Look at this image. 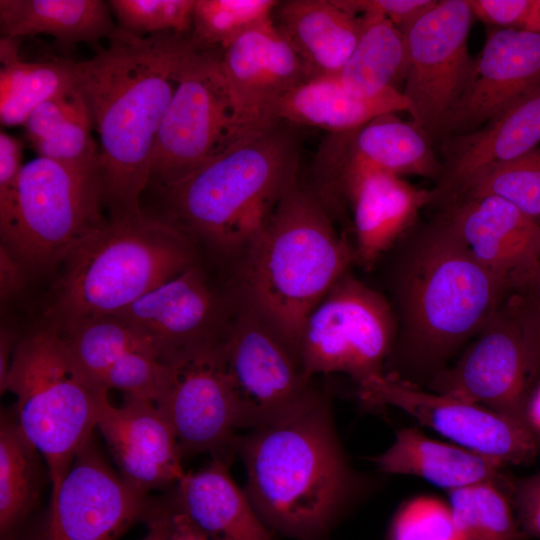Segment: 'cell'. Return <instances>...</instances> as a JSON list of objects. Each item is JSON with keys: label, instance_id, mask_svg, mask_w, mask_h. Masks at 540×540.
I'll return each instance as SVG.
<instances>
[{"label": "cell", "instance_id": "obj_1", "mask_svg": "<svg viewBox=\"0 0 540 540\" xmlns=\"http://www.w3.org/2000/svg\"><path fill=\"white\" fill-rule=\"evenodd\" d=\"M388 252L397 336L384 374L424 388L482 330L510 287L474 257L441 212L415 223Z\"/></svg>", "mask_w": 540, "mask_h": 540}, {"label": "cell", "instance_id": "obj_2", "mask_svg": "<svg viewBox=\"0 0 540 540\" xmlns=\"http://www.w3.org/2000/svg\"><path fill=\"white\" fill-rule=\"evenodd\" d=\"M197 48L175 33L136 35L121 28L108 46L75 61L74 86L98 135L99 180L109 219L144 215L151 155L183 65Z\"/></svg>", "mask_w": 540, "mask_h": 540}, {"label": "cell", "instance_id": "obj_3", "mask_svg": "<svg viewBox=\"0 0 540 540\" xmlns=\"http://www.w3.org/2000/svg\"><path fill=\"white\" fill-rule=\"evenodd\" d=\"M232 450L245 468V492L275 535L324 540L360 489L319 390L281 419L237 435Z\"/></svg>", "mask_w": 540, "mask_h": 540}, {"label": "cell", "instance_id": "obj_4", "mask_svg": "<svg viewBox=\"0 0 540 540\" xmlns=\"http://www.w3.org/2000/svg\"><path fill=\"white\" fill-rule=\"evenodd\" d=\"M294 125L276 122L234 142L191 174L153 186L165 220L223 256L240 258L298 180Z\"/></svg>", "mask_w": 540, "mask_h": 540}, {"label": "cell", "instance_id": "obj_5", "mask_svg": "<svg viewBox=\"0 0 540 540\" xmlns=\"http://www.w3.org/2000/svg\"><path fill=\"white\" fill-rule=\"evenodd\" d=\"M353 261L354 247L336 231L329 208L297 180L239 258L232 294L262 314L298 354L306 318Z\"/></svg>", "mask_w": 540, "mask_h": 540}, {"label": "cell", "instance_id": "obj_6", "mask_svg": "<svg viewBox=\"0 0 540 540\" xmlns=\"http://www.w3.org/2000/svg\"><path fill=\"white\" fill-rule=\"evenodd\" d=\"M194 244L157 216L108 218L62 262L51 321L118 314L196 264Z\"/></svg>", "mask_w": 540, "mask_h": 540}, {"label": "cell", "instance_id": "obj_7", "mask_svg": "<svg viewBox=\"0 0 540 540\" xmlns=\"http://www.w3.org/2000/svg\"><path fill=\"white\" fill-rule=\"evenodd\" d=\"M0 391L14 394V415L43 457L55 492L93 437L108 392L78 367L52 321L18 341Z\"/></svg>", "mask_w": 540, "mask_h": 540}, {"label": "cell", "instance_id": "obj_8", "mask_svg": "<svg viewBox=\"0 0 540 540\" xmlns=\"http://www.w3.org/2000/svg\"><path fill=\"white\" fill-rule=\"evenodd\" d=\"M103 211L99 165L36 156L22 166L1 245L25 271L48 269L108 220Z\"/></svg>", "mask_w": 540, "mask_h": 540}, {"label": "cell", "instance_id": "obj_9", "mask_svg": "<svg viewBox=\"0 0 540 540\" xmlns=\"http://www.w3.org/2000/svg\"><path fill=\"white\" fill-rule=\"evenodd\" d=\"M397 336L392 306L350 271L306 318L298 341L305 376L342 373L357 386L384 374Z\"/></svg>", "mask_w": 540, "mask_h": 540}, {"label": "cell", "instance_id": "obj_10", "mask_svg": "<svg viewBox=\"0 0 540 540\" xmlns=\"http://www.w3.org/2000/svg\"><path fill=\"white\" fill-rule=\"evenodd\" d=\"M220 54L196 49L180 70L157 131L149 186L177 181L241 140Z\"/></svg>", "mask_w": 540, "mask_h": 540}, {"label": "cell", "instance_id": "obj_11", "mask_svg": "<svg viewBox=\"0 0 540 540\" xmlns=\"http://www.w3.org/2000/svg\"><path fill=\"white\" fill-rule=\"evenodd\" d=\"M232 310L221 339L240 429L268 425L293 412L318 391L294 348L247 302L230 295Z\"/></svg>", "mask_w": 540, "mask_h": 540}, {"label": "cell", "instance_id": "obj_12", "mask_svg": "<svg viewBox=\"0 0 540 540\" xmlns=\"http://www.w3.org/2000/svg\"><path fill=\"white\" fill-rule=\"evenodd\" d=\"M474 16L467 0H441L403 32L407 71L402 93L412 121L434 144L462 99L475 59L468 48Z\"/></svg>", "mask_w": 540, "mask_h": 540}, {"label": "cell", "instance_id": "obj_13", "mask_svg": "<svg viewBox=\"0 0 540 540\" xmlns=\"http://www.w3.org/2000/svg\"><path fill=\"white\" fill-rule=\"evenodd\" d=\"M221 339L161 359L154 403L172 426L183 457L233 451L240 424Z\"/></svg>", "mask_w": 540, "mask_h": 540}, {"label": "cell", "instance_id": "obj_14", "mask_svg": "<svg viewBox=\"0 0 540 540\" xmlns=\"http://www.w3.org/2000/svg\"><path fill=\"white\" fill-rule=\"evenodd\" d=\"M150 502L115 472L93 436L51 493L44 515L16 540H118L144 520Z\"/></svg>", "mask_w": 540, "mask_h": 540}, {"label": "cell", "instance_id": "obj_15", "mask_svg": "<svg viewBox=\"0 0 540 540\" xmlns=\"http://www.w3.org/2000/svg\"><path fill=\"white\" fill-rule=\"evenodd\" d=\"M358 394L366 403L396 407L453 444L505 466L527 464L540 453V441L528 426L479 404L385 374L358 386Z\"/></svg>", "mask_w": 540, "mask_h": 540}, {"label": "cell", "instance_id": "obj_16", "mask_svg": "<svg viewBox=\"0 0 540 540\" xmlns=\"http://www.w3.org/2000/svg\"><path fill=\"white\" fill-rule=\"evenodd\" d=\"M424 388L529 427L526 411L533 383L519 325L505 301L459 358Z\"/></svg>", "mask_w": 540, "mask_h": 540}, {"label": "cell", "instance_id": "obj_17", "mask_svg": "<svg viewBox=\"0 0 540 540\" xmlns=\"http://www.w3.org/2000/svg\"><path fill=\"white\" fill-rule=\"evenodd\" d=\"M220 65L241 139L275 124L272 113L277 102L309 80L301 59L273 18L222 49Z\"/></svg>", "mask_w": 540, "mask_h": 540}, {"label": "cell", "instance_id": "obj_18", "mask_svg": "<svg viewBox=\"0 0 540 540\" xmlns=\"http://www.w3.org/2000/svg\"><path fill=\"white\" fill-rule=\"evenodd\" d=\"M232 310L196 263L115 314L135 329L160 360L222 338Z\"/></svg>", "mask_w": 540, "mask_h": 540}, {"label": "cell", "instance_id": "obj_19", "mask_svg": "<svg viewBox=\"0 0 540 540\" xmlns=\"http://www.w3.org/2000/svg\"><path fill=\"white\" fill-rule=\"evenodd\" d=\"M538 87L540 34L517 28L491 29L442 139L477 130Z\"/></svg>", "mask_w": 540, "mask_h": 540}, {"label": "cell", "instance_id": "obj_20", "mask_svg": "<svg viewBox=\"0 0 540 540\" xmlns=\"http://www.w3.org/2000/svg\"><path fill=\"white\" fill-rule=\"evenodd\" d=\"M97 429L120 477L135 490L173 489L185 475L175 432L154 402L124 396L120 406L107 398Z\"/></svg>", "mask_w": 540, "mask_h": 540}, {"label": "cell", "instance_id": "obj_21", "mask_svg": "<svg viewBox=\"0 0 540 540\" xmlns=\"http://www.w3.org/2000/svg\"><path fill=\"white\" fill-rule=\"evenodd\" d=\"M328 192L330 200L342 196L350 202L355 258L364 266H372L391 250L416 223L421 209L433 201L431 190L362 165L344 169Z\"/></svg>", "mask_w": 540, "mask_h": 540}, {"label": "cell", "instance_id": "obj_22", "mask_svg": "<svg viewBox=\"0 0 540 540\" xmlns=\"http://www.w3.org/2000/svg\"><path fill=\"white\" fill-rule=\"evenodd\" d=\"M395 114L382 115L353 130L329 133L316 157V174L321 179L317 189L325 190L344 169L357 165L437 183L443 163L434 142L412 120Z\"/></svg>", "mask_w": 540, "mask_h": 540}, {"label": "cell", "instance_id": "obj_23", "mask_svg": "<svg viewBox=\"0 0 540 540\" xmlns=\"http://www.w3.org/2000/svg\"><path fill=\"white\" fill-rule=\"evenodd\" d=\"M540 144V87L475 131L440 141L443 173L431 190L432 204L455 201L485 171L514 160Z\"/></svg>", "mask_w": 540, "mask_h": 540}, {"label": "cell", "instance_id": "obj_24", "mask_svg": "<svg viewBox=\"0 0 540 540\" xmlns=\"http://www.w3.org/2000/svg\"><path fill=\"white\" fill-rule=\"evenodd\" d=\"M441 213L474 257L510 287L540 264V223L488 195L459 199Z\"/></svg>", "mask_w": 540, "mask_h": 540}, {"label": "cell", "instance_id": "obj_25", "mask_svg": "<svg viewBox=\"0 0 540 540\" xmlns=\"http://www.w3.org/2000/svg\"><path fill=\"white\" fill-rule=\"evenodd\" d=\"M231 452L186 472L172 489L177 501L209 540H277L229 470Z\"/></svg>", "mask_w": 540, "mask_h": 540}, {"label": "cell", "instance_id": "obj_26", "mask_svg": "<svg viewBox=\"0 0 540 540\" xmlns=\"http://www.w3.org/2000/svg\"><path fill=\"white\" fill-rule=\"evenodd\" d=\"M273 22L301 59L309 79L335 76L356 47L366 20L335 0L279 1Z\"/></svg>", "mask_w": 540, "mask_h": 540}, {"label": "cell", "instance_id": "obj_27", "mask_svg": "<svg viewBox=\"0 0 540 540\" xmlns=\"http://www.w3.org/2000/svg\"><path fill=\"white\" fill-rule=\"evenodd\" d=\"M372 460L384 473L420 477L447 491L489 481L511 488L513 482L502 472V463L414 427L398 430L391 445Z\"/></svg>", "mask_w": 540, "mask_h": 540}, {"label": "cell", "instance_id": "obj_28", "mask_svg": "<svg viewBox=\"0 0 540 540\" xmlns=\"http://www.w3.org/2000/svg\"><path fill=\"white\" fill-rule=\"evenodd\" d=\"M402 91L388 90L372 97L347 91L334 76L306 80L275 105L274 122L313 126L329 133L345 132L386 114L408 112Z\"/></svg>", "mask_w": 540, "mask_h": 540}, {"label": "cell", "instance_id": "obj_29", "mask_svg": "<svg viewBox=\"0 0 540 540\" xmlns=\"http://www.w3.org/2000/svg\"><path fill=\"white\" fill-rule=\"evenodd\" d=\"M108 1L102 0H0L1 37L45 34L66 50L79 43L101 48L118 29Z\"/></svg>", "mask_w": 540, "mask_h": 540}, {"label": "cell", "instance_id": "obj_30", "mask_svg": "<svg viewBox=\"0 0 540 540\" xmlns=\"http://www.w3.org/2000/svg\"><path fill=\"white\" fill-rule=\"evenodd\" d=\"M39 451L21 430L13 410L0 418V539L16 540L28 525L43 485Z\"/></svg>", "mask_w": 540, "mask_h": 540}, {"label": "cell", "instance_id": "obj_31", "mask_svg": "<svg viewBox=\"0 0 540 540\" xmlns=\"http://www.w3.org/2000/svg\"><path fill=\"white\" fill-rule=\"evenodd\" d=\"M20 39H0V121L3 126H24L43 102L74 87L72 59L24 61Z\"/></svg>", "mask_w": 540, "mask_h": 540}, {"label": "cell", "instance_id": "obj_32", "mask_svg": "<svg viewBox=\"0 0 540 540\" xmlns=\"http://www.w3.org/2000/svg\"><path fill=\"white\" fill-rule=\"evenodd\" d=\"M363 17L366 24L362 35L334 77L347 91L362 97L399 90L398 84L404 83L407 71L405 34L388 19Z\"/></svg>", "mask_w": 540, "mask_h": 540}, {"label": "cell", "instance_id": "obj_33", "mask_svg": "<svg viewBox=\"0 0 540 540\" xmlns=\"http://www.w3.org/2000/svg\"><path fill=\"white\" fill-rule=\"evenodd\" d=\"M54 323L75 363L98 387L108 368L125 353L138 349L155 351L146 339L117 315Z\"/></svg>", "mask_w": 540, "mask_h": 540}, {"label": "cell", "instance_id": "obj_34", "mask_svg": "<svg viewBox=\"0 0 540 540\" xmlns=\"http://www.w3.org/2000/svg\"><path fill=\"white\" fill-rule=\"evenodd\" d=\"M510 492L491 481L448 491V504L466 540L529 539L518 524Z\"/></svg>", "mask_w": 540, "mask_h": 540}, {"label": "cell", "instance_id": "obj_35", "mask_svg": "<svg viewBox=\"0 0 540 540\" xmlns=\"http://www.w3.org/2000/svg\"><path fill=\"white\" fill-rule=\"evenodd\" d=\"M276 0H196L190 40L197 49H224L249 29L272 19Z\"/></svg>", "mask_w": 540, "mask_h": 540}, {"label": "cell", "instance_id": "obj_36", "mask_svg": "<svg viewBox=\"0 0 540 540\" xmlns=\"http://www.w3.org/2000/svg\"><path fill=\"white\" fill-rule=\"evenodd\" d=\"M488 195L507 200L540 223V145L485 171L472 180L455 201Z\"/></svg>", "mask_w": 540, "mask_h": 540}, {"label": "cell", "instance_id": "obj_37", "mask_svg": "<svg viewBox=\"0 0 540 540\" xmlns=\"http://www.w3.org/2000/svg\"><path fill=\"white\" fill-rule=\"evenodd\" d=\"M108 4L118 27L129 33L190 36L196 0H111Z\"/></svg>", "mask_w": 540, "mask_h": 540}, {"label": "cell", "instance_id": "obj_38", "mask_svg": "<svg viewBox=\"0 0 540 540\" xmlns=\"http://www.w3.org/2000/svg\"><path fill=\"white\" fill-rule=\"evenodd\" d=\"M385 540H466L451 508L429 495L414 497L397 509Z\"/></svg>", "mask_w": 540, "mask_h": 540}, {"label": "cell", "instance_id": "obj_39", "mask_svg": "<svg viewBox=\"0 0 540 540\" xmlns=\"http://www.w3.org/2000/svg\"><path fill=\"white\" fill-rule=\"evenodd\" d=\"M84 101V100H83ZM85 102L44 140L32 145L37 156L73 166L99 165L98 141Z\"/></svg>", "mask_w": 540, "mask_h": 540}, {"label": "cell", "instance_id": "obj_40", "mask_svg": "<svg viewBox=\"0 0 540 540\" xmlns=\"http://www.w3.org/2000/svg\"><path fill=\"white\" fill-rule=\"evenodd\" d=\"M161 360L151 349L132 350L118 358L102 376L99 385L105 390L116 389L124 396L155 402Z\"/></svg>", "mask_w": 540, "mask_h": 540}, {"label": "cell", "instance_id": "obj_41", "mask_svg": "<svg viewBox=\"0 0 540 540\" xmlns=\"http://www.w3.org/2000/svg\"><path fill=\"white\" fill-rule=\"evenodd\" d=\"M83 102L74 86L39 105L24 124L25 135L31 146L47 138L68 120Z\"/></svg>", "mask_w": 540, "mask_h": 540}, {"label": "cell", "instance_id": "obj_42", "mask_svg": "<svg viewBox=\"0 0 540 540\" xmlns=\"http://www.w3.org/2000/svg\"><path fill=\"white\" fill-rule=\"evenodd\" d=\"M505 304L519 325L534 386L540 378V299L510 292Z\"/></svg>", "mask_w": 540, "mask_h": 540}, {"label": "cell", "instance_id": "obj_43", "mask_svg": "<svg viewBox=\"0 0 540 540\" xmlns=\"http://www.w3.org/2000/svg\"><path fill=\"white\" fill-rule=\"evenodd\" d=\"M348 12L358 16H375L390 20L404 31L414 20L433 6L436 0H335Z\"/></svg>", "mask_w": 540, "mask_h": 540}, {"label": "cell", "instance_id": "obj_44", "mask_svg": "<svg viewBox=\"0 0 540 540\" xmlns=\"http://www.w3.org/2000/svg\"><path fill=\"white\" fill-rule=\"evenodd\" d=\"M21 141L0 132V228L9 220L16 198L18 178L22 169Z\"/></svg>", "mask_w": 540, "mask_h": 540}, {"label": "cell", "instance_id": "obj_45", "mask_svg": "<svg viewBox=\"0 0 540 540\" xmlns=\"http://www.w3.org/2000/svg\"><path fill=\"white\" fill-rule=\"evenodd\" d=\"M510 495L522 531L528 538L540 539V470L513 481Z\"/></svg>", "mask_w": 540, "mask_h": 540}, {"label": "cell", "instance_id": "obj_46", "mask_svg": "<svg viewBox=\"0 0 540 540\" xmlns=\"http://www.w3.org/2000/svg\"><path fill=\"white\" fill-rule=\"evenodd\" d=\"M474 18L499 28L520 29L530 0H467Z\"/></svg>", "mask_w": 540, "mask_h": 540}, {"label": "cell", "instance_id": "obj_47", "mask_svg": "<svg viewBox=\"0 0 540 540\" xmlns=\"http://www.w3.org/2000/svg\"><path fill=\"white\" fill-rule=\"evenodd\" d=\"M147 533L142 540H171V500L169 493L159 499H151L143 520Z\"/></svg>", "mask_w": 540, "mask_h": 540}, {"label": "cell", "instance_id": "obj_48", "mask_svg": "<svg viewBox=\"0 0 540 540\" xmlns=\"http://www.w3.org/2000/svg\"><path fill=\"white\" fill-rule=\"evenodd\" d=\"M25 269L3 245L0 246L1 301H7L24 285Z\"/></svg>", "mask_w": 540, "mask_h": 540}, {"label": "cell", "instance_id": "obj_49", "mask_svg": "<svg viewBox=\"0 0 540 540\" xmlns=\"http://www.w3.org/2000/svg\"><path fill=\"white\" fill-rule=\"evenodd\" d=\"M169 496L171 500V540H209L183 510L172 489Z\"/></svg>", "mask_w": 540, "mask_h": 540}, {"label": "cell", "instance_id": "obj_50", "mask_svg": "<svg viewBox=\"0 0 540 540\" xmlns=\"http://www.w3.org/2000/svg\"><path fill=\"white\" fill-rule=\"evenodd\" d=\"M18 341L15 333L7 328L1 329L0 334V390L3 388L14 350Z\"/></svg>", "mask_w": 540, "mask_h": 540}, {"label": "cell", "instance_id": "obj_51", "mask_svg": "<svg viewBox=\"0 0 540 540\" xmlns=\"http://www.w3.org/2000/svg\"><path fill=\"white\" fill-rule=\"evenodd\" d=\"M510 292H517L540 299V264L519 277Z\"/></svg>", "mask_w": 540, "mask_h": 540}, {"label": "cell", "instance_id": "obj_52", "mask_svg": "<svg viewBox=\"0 0 540 540\" xmlns=\"http://www.w3.org/2000/svg\"><path fill=\"white\" fill-rule=\"evenodd\" d=\"M520 29L540 34V0H530L529 8Z\"/></svg>", "mask_w": 540, "mask_h": 540}]
</instances>
